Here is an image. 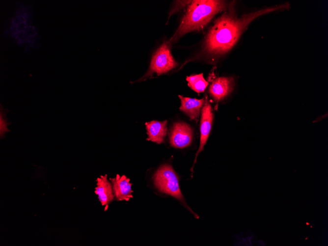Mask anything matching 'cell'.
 <instances>
[{
    "mask_svg": "<svg viewBox=\"0 0 328 246\" xmlns=\"http://www.w3.org/2000/svg\"><path fill=\"white\" fill-rule=\"evenodd\" d=\"M230 3L225 12L219 17L209 30L204 43V51L214 57L228 52L236 44L246 27L254 20L269 13L287 9L289 4L264 8L238 17L234 4Z\"/></svg>",
    "mask_w": 328,
    "mask_h": 246,
    "instance_id": "obj_1",
    "label": "cell"
},
{
    "mask_svg": "<svg viewBox=\"0 0 328 246\" xmlns=\"http://www.w3.org/2000/svg\"><path fill=\"white\" fill-rule=\"evenodd\" d=\"M225 1L218 0H192L188 6L177 31L170 39L175 42L187 33L204 28L218 13L227 9Z\"/></svg>",
    "mask_w": 328,
    "mask_h": 246,
    "instance_id": "obj_2",
    "label": "cell"
},
{
    "mask_svg": "<svg viewBox=\"0 0 328 246\" xmlns=\"http://www.w3.org/2000/svg\"><path fill=\"white\" fill-rule=\"evenodd\" d=\"M153 180L160 191L181 201L196 218H199L187 205L180 189L178 177L171 165L165 164L160 167L154 174Z\"/></svg>",
    "mask_w": 328,
    "mask_h": 246,
    "instance_id": "obj_3",
    "label": "cell"
},
{
    "mask_svg": "<svg viewBox=\"0 0 328 246\" xmlns=\"http://www.w3.org/2000/svg\"><path fill=\"white\" fill-rule=\"evenodd\" d=\"M178 65L171 55L168 42H164L153 55L147 75L156 73L159 76L169 71Z\"/></svg>",
    "mask_w": 328,
    "mask_h": 246,
    "instance_id": "obj_4",
    "label": "cell"
},
{
    "mask_svg": "<svg viewBox=\"0 0 328 246\" xmlns=\"http://www.w3.org/2000/svg\"><path fill=\"white\" fill-rule=\"evenodd\" d=\"M192 137V130L188 124L177 122L173 124L170 130V143L174 147L185 148L191 144Z\"/></svg>",
    "mask_w": 328,
    "mask_h": 246,
    "instance_id": "obj_5",
    "label": "cell"
},
{
    "mask_svg": "<svg viewBox=\"0 0 328 246\" xmlns=\"http://www.w3.org/2000/svg\"><path fill=\"white\" fill-rule=\"evenodd\" d=\"M213 113L212 107L206 99L205 103L201 109V116L200 119V141L199 149L195 154L193 164L191 168L193 171V167L196 162L197 157L199 153L203 150L204 146L206 143L209 136L213 120Z\"/></svg>",
    "mask_w": 328,
    "mask_h": 246,
    "instance_id": "obj_6",
    "label": "cell"
},
{
    "mask_svg": "<svg viewBox=\"0 0 328 246\" xmlns=\"http://www.w3.org/2000/svg\"><path fill=\"white\" fill-rule=\"evenodd\" d=\"M234 85V81L232 77H219L210 85L209 92L215 101L219 102L232 91Z\"/></svg>",
    "mask_w": 328,
    "mask_h": 246,
    "instance_id": "obj_7",
    "label": "cell"
},
{
    "mask_svg": "<svg viewBox=\"0 0 328 246\" xmlns=\"http://www.w3.org/2000/svg\"><path fill=\"white\" fill-rule=\"evenodd\" d=\"M112 184L113 193L118 201H129L133 198V191L131 189L132 184L130 183V179L123 175L120 176L117 174L113 178H110Z\"/></svg>",
    "mask_w": 328,
    "mask_h": 246,
    "instance_id": "obj_8",
    "label": "cell"
},
{
    "mask_svg": "<svg viewBox=\"0 0 328 246\" xmlns=\"http://www.w3.org/2000/svg\"><path fill=\"white\" fill-rule=\"evenodd\" d=\"M181 105L180 110L188 116L191 120L198 121L199 115L205 100L197 99L179 95Z\"/></svg>",
    "mask_w": 328,
    "mask_h": 246,
    "instance_id": "obj_9",
    "label": "cell"
},
{
    "mask_svg": "<svg viewBox=\"0 0 328 246\" xmlns=\"http://www.w3.org/2000/svg\"><path fill=\"white\" fill-rule=\"evenodd\" d=\"M95 193L98 195L102 206L108 205L114 199L112 187L107 179V175H102L97 179Z\"/></svg>",
    "mask_w": 328,
    "mask_h": 246,
    "instance_id": "obj_10",
    "label": "cell"
},
{
    "mask_svg": "<svg viewBox=\"0 0 328 246\" xmlns=\"http://www.w3.org/2000/svg\"><path fill=\"white\" fill-rule=\"evenodd\" d=\"M167 120L160 122L153 120L145 123L148 138L147 140L158 144L164 142L167 133Z\"/></svg>",
    "mask_w": 328,
    "mask_h": 246,
    "instance_id": "obj_11",
    "label": "cell"
},
{
    "mask_svg": "<svg viewBox=\"0 0 328 246\" xmlns=\"http://www.w3.org/2000/svg\"><path fill=\"white\" fill-rule=\"evenodd\" d=\"M186 80L188 86L198 93L204 92L208 84L204 78L202 73L188 76Z\"/></svg>",
    "mask_w": 328,
    "mask_h": 246,
    "instance_id": "obj_12",
    "label": "cell"
}]
</instances>
